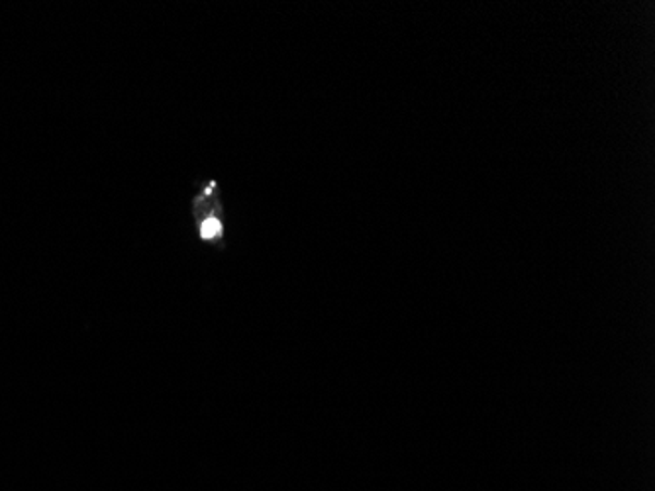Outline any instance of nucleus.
<instances>
[{"mask_svg": "<svg viewBox=\"0 0 655 491\" xmlns=\"http://www.w3.org/2000/svg\"><path fill=\"white\" fill-rule=\"evenodd\" d=\"M194 216L201 228L202 240L211 244H223V203L216 185L209 184L202 187L201 194L194 201Z\"/></svg>", "mask_w": 655, "mask_h": 491, "instance_id": "f257e3e1", "label": "nucleus"}]
</instances>
